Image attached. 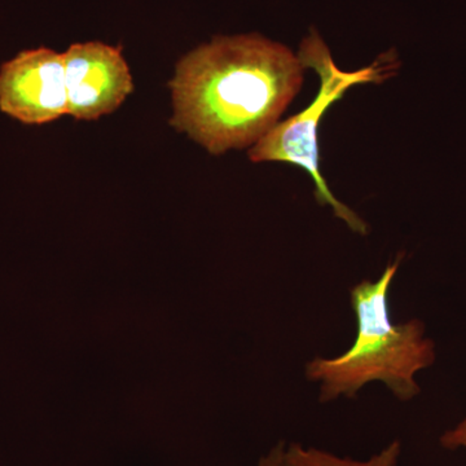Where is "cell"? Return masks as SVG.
Returning a JSON list of instances; mask_svg holds the SVG:
<instances>
[{"label":"cell","instance_id":"obj_1","mask_svg":"<svg viewBox=\"0 0 466 466\" xmlns=\"http://www.w3.org/2000/svg\"><path fill=\"white\" fill-rule=\"evenodd\" d=\"M305 69L299 55L259 34L216 36L177 64L170 124L211 155L249 147L278 124Z\"/></svg>","mask_w":466,"mask_h":466},{"label":"cell","instance_id":"obj_2","mask_svg":"<svg viewBox=\"0 0 466 466\" xmlns=\"http://www.w3.org/2000/svg\"><path fill=\"white\" fill-rule=\"evenodd\" d=\"M403 260L398 254L376 281L363 280L350 289L357 318V336L350 349L334 358H314L306 364L309 381L319 385V401L357 397L368 383L381 382L397 400L410 401L421 392L417 373L433 366L437 346L420 319L395 323L389 291Z\"/></svg>","mask_w":466,"mask_h":466},{"label":"cell","instance_id":"obj_3","mask_svg":"<svg viewBox=\"0 0 466 466\" xmlns=\"http://www.w3.org/2000/svg\"><path fill=\"white\" fill-rule=\"evenodd\" d=\"M299 57L305 67H312L320 76V88L315 100L299 115L278 122L249 150L253 162H285L303 168L315 184V196L321 207L332 208L334 216L343 220L351 231L366 236V220L334 198L320 171L319 126L328 109L341 100L350 88L358 85L380 84L392 75L394 58L380 57L372 66L357 72H343L334 64L329 48L317 30H311L300 43Z\"/></svg>","mask_w":466,"mask_h":466},{"label":"cell","instance_id":"obj_4","mask_svg":"<svg viewBox=\"0 0 466 466\" xmlns=\"http://www.w3.org/2000/svg\"><path fill=\"white\" fill-rule=\"evenodd\" d=\"M0 110L25 125L50 124L67 115L63 54L39 47L3 64Z\"/></svg>","mask_w":466,"mask_h":466},{"label":"cell","instance_id":"obj_5","mask_svg":"<svg viewBox=\"0 0 466 466\" xmlns=\"http://www.w3.org/2000/svg\"><path fill=\"white\" fill-rule=\"evenodd\" d=\"M67 115L94 121L110 115L134 91L121 47L99 41L75 43L63 54Z\"/></svg>","mask_w":466,"mask_h":466},{"label":"cell","instance_id":"obj_6","mask_svg":"<svg viewBox=\"0 0 466 466\" xmlns=\"http://www.w3.org/2000/svg\"><path fill=\"white\" fill-rule=\"evenodd\" d=\"M400 455V441H392L366 460L339 456L329 451L300 443L287 444V466H398Z\"/></svg>","mask_w":466,"mask_h":466},{"label":"cell","instance_id":"obj_7","mask_svg":"<svg viewBox=\"0 0 466 466\" xmlns=\"http://www.w3.org/2000/svg\"><path fill=\"white\" fill-rule=\"evenodd\" d=\"M440 443L444 450H466V416L455 428L450 429L441 435Z\"/></svg>","mask_w":466,"mask_h":466},{"label":"cell","instance_id":"obj_8","mask_svg":"<svg viewBox=\"0 0 466 466\" xmlns=\"http://www.w3.org/2000/svg\"><path fill=\"white\" fill-rule=\"evenodd\" d=\"M257 466H287V443L280 441L275 444L265 456L259 459Z\"/></svg>","mask_w":466,"mask_h":466}]
</instances>
